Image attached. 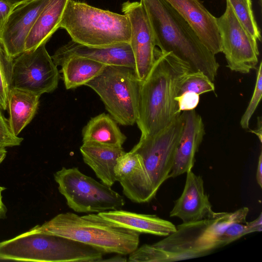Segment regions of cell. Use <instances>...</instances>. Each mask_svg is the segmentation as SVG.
<instances>
[{"instance_id":"3957f363","label":"cell","mask_w":262,"mask_h":262,"mask_svg":"<svg viewBox=\"0 0 262 262\" xmlns=\"http://www.w3.org/2000/svg\"><path fill=\"white\" fill-rule=\"evenodd\" d=\"M38 230L95 247L105 254H129L139 246L140 233L90 213L79 216L70 212L57 214Z\"/></svg>"},{"instance_id":"5b68a950","label":"cell","mask_w":262,"mask_h":262,"mask_svg":"<svg viewBox=\"0 0 262 262\" xmlns=\"http://www.w3.org/2000/svg\"><path fill=\"white\" fill-rule=\"evenodd\" d=\"M59 28L75 42L90 47H105L129 43L130 27L126 16L69 0Z\"/></svg>"},{"instance_id":"d6a6232c","label":"cell","mask_w":262,"mask_h":262,"mask_svg":"<svg viewBox=\"0 0 262 262\" xmlns=\"http://www.w3.org/2000/svg\"><path fill=\"white\" fill-rule=\"evenodd\" d=\"M256 179L258 185L262 188V152H260L256 173Z\"/></svg>"},{"instance_id":"d590c367","label":"cell","mask_w":262,"mask_h":262,"mask_svg":"<svg viewBox=\"0 0 262 262\" xmlns=\"http://www.w3.org/2000/svg\"><path fill=\"white\" fill-rule=\"evenodd\" d=\"M122 256V255L117 254V256L111 257L110 259H102L101 261H126V257Z\"/></svg>"},{"instance_id":"83f0119b","label":"cell","mask_w":262,"mask_h":262,"mask_svg":"<svg viewBox=\"0 0 262 262\" xmlns=\"http://www.w3.org/2000/svg\"><path fill=\"white\" fill-rule=\"evenodd\" d=\"M12 60L7 55L0 39V107L4 110L7 108Z\"/></svg>"},{"instance_id":"5bb4252c","label":"cell","mask_w":262,"mask_h":262,"mask_svg":"<svg viewBox=\"0 0 262 262\" xmlns=\"http://www.w3.org/2000/svg\"><path fill=\"white\" fill-rule=\"evenodd\" d=\"M186 173L183 191L175 201L170 216L179 218L183 223H190L221 216L223 212H216L212 209L209 196L205 192L202 176L192 170Z\"/></svg>"},{"instance_id":"f546056e","label":"cell","mask_w":262,"mask_h":262,"mask_svg":"<svg viewBox=\"0 0 262 262\" xmlns=\"http://www.w3.org/2000/svg\"><path fill=\"white\" fill-rule=\"evenodd\" d=\"M23 141V138L15 136L12 133L8 120L0 110V148L18 146Z\"/></svg>"},{"instance_id":"9c48e42d","label":"cell","mask_w":262,"mask_h":262,"mask_svg":"<svg viewBox=\"0 0 262 262\" xmlns=\"http://www.w3.org/2000/svg\"><path fill=\"white\" fill-rule=\"evenodd\" d=\"M183 126V116L181 112L158 134L140 137L138 143L131 150L141 157L156 194L163 183L169 178Z\"/></svg>"},{"instance_id":"d6986e66","label":"cell","mask_w":262,"mask_h":262,"mask_svg":"<svg viewBox=\"0 0 262 262\" xmlns=\"http://www.w3.org/2000/svg\"><path fill=\"white\" fill-rule=\"evenodd\" d=\"M97 214L111 223L139 233L165 237L176 230V226L172 223L156 215L140 214L118 209L98 212Z\"/></svg>"},{"instance_id":"9a60e30c","label":"cell","mask_w":262,"mask_h":262,"mask_svg":"<svg viewBox=\"0 0 262 262\" xmlns=\"http://www.w3.org/2000/svg\"><path fill=\"white\" fill-rule=\"evenodd\" d=\"M116 181L132 202L147 203L156 196L141 157L130 150L121 156L114 167Z\"/></svg>"},{"instance_id":"7a4b0ae2","label":"cell","mask_w":262,"mask_h":262,"mask_svg":"<svg viewBox=\"0 0 262 262\" xmlns=\"http://www.w3.org/2000/svg\"><path fill=\"white\" fill-rule=\"evenodd\" d=\"M162 52H171L213 81L220 67L215 55L203 44L190 25L165 0H140Z\"/></svg>"},{"instance_id":"8992f818","label":"cell","mask_w":262,"mask_h":262,"mask_svg":"<svg viewBox=\"0 0 262 262\" xmlns=\"http://www.w3.org/2000/svg\"><path fill=\"white\" fill-rule=\"evenodd\" d=\"M249 212L247 207L233 212H223L220 216L176 226V230L153 244L165 251L168 261L199 257L226 246L222 235L234 222H245Z\"/></svg>"},{"instance_id":"44dd1931","label":"cell","mask_w":262,"mask_h":262,"mask_svg":"<svg viewBox=\"0 0 262 262\" xmlns=\"http://www.w3.org/2000/svg\"><path fill=\"white\" fill-rule=\"evenodd\" d=\"M69 0H49L37 18L26 40L25 51L46 43L59 25Z\"/></svg>"},{"instance_id":"4fadbf2b","label":"cell","mask_w":262,"mask_h":262,"mask_svg":"<svg viewBox=\"0 0 262 262\" xmlns=\"http://www.w3.org/2000/svg\"><path fill=\"white\" fill-rule=\"evenodd\" d=\"M49 0H31L15 7L0 32L8 57L14 58L25 51L27 37Z\"/></svg>"},{"instance_id":"1f68e13d","label":"cell","mask_w":262,"mask_h":262,"mask_svg":"<svg viewBox=\"0 0 262 262\" xmlns=\"http://www.w3.org/2000/svg\"><path fill=\"white\" fill-rule=\"evenodd\" d=\"M14 8V7L5 1L0 0V32Z\"/></svg>"},{"instance_id":"277c9868","label":"cell","mask_w":262,"mask_h":262,"mask_svg":"<svg viewBox=\"0 0 262 262\" xmlns=\"http://www.w3.org/2000/svg\"><path fill=\"white\" fill-rule=\"evenodd\" d=\"M105 254L90 245L35 227L0 242L1 260L97 262L101 261Z\"/></svg>"},{"instance_id":"603a6c76","label":"cell","mask_w":262,"mask_h":262,"mask_svg":"<svg viewBox=\"0 0 262 262\" xmlns=\"http://www.w3.org/2000/svg\"><path fill=\"white\" fill-rule=\"evenodd\" d=\"M83 143L122 148L126 137L110 115L102 113L92 118L82 130Z\"/></svg>"},{"instance_id":"4316f807","label":"cell","mask_w":262,"mask_h":262,"mask_svg":"<svg viewBox=\"0 0 262 262\" xmlns=\"http://www.w3.org/2000/svg\"><path fill=\"white\" fill-rule=\"evenodd\" d=\"M213 81L202 72H190L181 86L179 95L185 92H193L198 95L214 91Z\"/></svg>"},{"instance_id":"f35d334b","label":"cell","mask_w":262,"mask_h":262,"mask_svg":"<svg viewBox=\"0 0 262 262\" xmlns=\"http://www.w3.org/2000/svg\"><path fill=\"white\" fill-rule=\"evenodd\" d=\"M5 189V188L4 187L0 186V192H2Z\"/></svg>"},{"instance_id":"836d02e7","label":"cell","mask_w":262,"mask_h":262,"mask_svg":"<svg viewBox=\"0 0 262 262\" xmlns=\"http://www.w3.org/2000/svg\"><path fill=\"white\" fill-rule=\"evenodd\" d=\"M262 127H261V118L260 117L257 118V127L255 130H250L252 133L254 134L258 138L259 141L261 143L262 142Z\"/></svg>"},{"instance_id":"cb8c5ba5","label":"cell","mask_w":262,"mask_h":262,"mask_svg":"<svg viewBox=\"0 0 262 262\" xmlns=\"http://www.w3.org/2000/svg\"><path fill=\"white\" fill-rule=\"evenodd\" d=\"M59 66L65 87L69 90L85 85L101 73L106 65L89 58L72 56L64 59Z\"/></svg>"},{"instance_id":"ac0fdd59","label":"cell","mask_w":262,"mask_h":262,"mask_svg":"<svg viewBox=\"0 0 262 262\" xmlns=\"http://www.w3.org/2000/svg\"><path fill=\"white\" fill-rule=\"evenodd\" d=\"M192 27L214 55L221 52L216 18L199 0H165Z\"/></svg>"},{"instance_id":"ab89813d","label":"cell","mask_w":262,"mask_h":262,"mask_svg":"<svg viewBox=\"0 0 262 262\" xmlns=\"http://www.w3.org/2000/svg\"><path fill=\"white\" fill-rule=\"evenodd\" d=\"M258 2L260 6L261 7L262 0H258Z\"/></svg>"},{"instance_id":"8fae6325","label":"cell","mask_w":262,"mask_h":262,"mask_svg":"<svg viewBox=\"0 0 262 262\" xmlns=\"http://www.w3.org/2000/svg\"><path fill=\"white\" fill-rule=\"evenodd\" d=\"M216 23L221 52L225 55L227 67L243 74L255 69L259 55L257 40L245 30L228 2H226L224 14L216 18Z\"/></svg>"},{"instance_id":"52a82bcc","label":"cell","mask_w":262,"mask_h":262,"mask_svg":"<svg viewBox=\"0 0 262 262\" xmlns=\"http://www.w3.org/2000/svg\"><path fill=\"white\" fill-rule=\"evenodd\" d=\"M85 85L98 95L117 123L124 126L133 125L136 123L140 82L134 69L106 66L101 73Z\"/></svg>"},{"instance_id":"484cf974","label":"cell","mask_w":262,"mask_h":262,"mask_svg":"<svg viewBox=\"0 0 262 262\" xmlns=\"http://www.w3.org/2000/svg\"><path fill=\"white\" fill-rule=\"evenodd\" d=\"M262 230V213L250 222H234L224 231L222 238L226 246L236 241L245 235Z\"/></svg>"},{"instance_id":"e575fe53","label":"cell","mask_w":262,"mask_h":262,"mask_svg":"<svg viewBox=\"0 0 262 262\" xmlns=\"http://www.w3.org/2000/svg\"><path fill=\"white\" fill-rule=\"evenodd\" d=\"M7 211V208L2 200V192H0V220L6 217Z\"/></svg>"},{"instance_id":"4dcf8cb0","label":"cell","mask_w":262,"mask_h":262,"mask_svg":"<svg viewBox=\"0 0 262 262\" xmlns=\"http://www.w3.org/2000/svg\"><path fill=\"white\" fill-rule=\"evenodd\" d=\"M181 112L194 110L198 106L199 95L193 92H185L176 97Z\"/></svg>"},{"instance_id":"6da1fadb","label":"cell","mask_w":262,"mask_h":262,"mask_svg":"<svg viewBox=\"0 0 262 262\" xmlns=\"http://www.w3.org/2000/svg\"><path fill=\"white\" fill-rule=\"evenodd\" d=\"M190 72L188 64L173 53L156 49L154 64L140 85L136 123L141 138L158 134L181 113L176 97Z\"/></svg>"},{"instance_id":"8d00e7d4","label":"cell","mask_w":262,"mask_h":262,"mask_svg":"<svg viewBox=\"0 0 262 262\" xmlns=\"http://www.w3.org/2000/svg\"><path fill=\"white\" fill-rule=\"evenodd\" d=\"M13 7H15L23 3H26L31 0H3Z\"/></svg>"},{"instance_id":"7c38bea8","label":"cell","mask_w":262,"mask_h":262,"mask_svg":"<svg viewBox=\"0 0 262 262\" xmlns=\"http://www.w3.org/2000/svg\"><path fill=\"white\" fill-rule=\"evenodd\" d=\"M121 9L129 21V45L135 59V73L141 83L146 78L155 60L157 48L154 36L140 2L128 1L122 4Z\"/></svg>"},{"instance_id":"30bf717a","label":"cell","mask_w":262,"mask_h":262,"mask_svg":"<svg viewBox=\"0 0 262 262\" xmlns=\"http://www.w3.org/2000/svg\"><path fill=\"white\" fill-rule=\"evenodd\" d=\"M46 44L24 51L13 59L10 88H15L41 96L54 91L58 86L59 72Z\"/></svg>"},{"instance_id":"ba28073f","label":"cell","mask_w":262,"mask_h":262,"mask_svg":"<svg viewBox=\"0 0 262 262\" xmlns=\"http://www.w3.org/2000/svg\"><path fill=\"white\" fill-rule=\"evenodd\" d=\"M54 178L68 206L76 212L118 210L125 204L123 196L111 187L83 174L77 167H63L54 173Z\"/></svg>"},{"instance_id":"f1b7e54d","label":"cell","mask_w":262,"mask_h":262,"mask_svg":"<svg viewBox=\"0 0 262 262\" xmlns=\"http://www.w3.org/2000/svg\"><path fill=\"white\" fill-rule=\"evenodd\" d=\"M262 95V62L260 61L256 71V82L253 95L246 111L240 120L243 129H249L250 119L258 106Z\"/></svg>"},{"instance_id":"e0dca14e","label":"cell","mask_w":262,"mask_h":262,"mask_svg":"<svg viewBox=\"0 0 262 262\" xmlns=\"http://www.w3.org/2000/svg\"><path fill=\"white\" fill-rule=\"evenodd\" d=\"M72 56L89 58L106 66L127 67L135 69V62L129 43L105 47L85 46L71 40L59 47L51 56L57 66Z\"/></svg>"},{"instance_id":"7402d4cb","label":"cell","mask_w":262,"mask_h":262,"mask_svg":"<svg viewBox=\"0 0 262 262\" xmlns=\"http://www.w3.org/2000/svg\"><path fill=\"white\" fill-rule=\"evenodd\" d=\"M40 96L10 88L8 95V122L12 133L16 136L31 121L38 109Z\"/></svg>"},{"instance_id":"2e32d148","label":"cell","mask_w":262,"mask_h":262,"mask_svg":"<svg viewBox=\"0 0 262 262\" xmlns=\"http://www.w3.org/2000/svg\"><path fill=\"white\" fill-rule=\"evenodd\" d=\"M182 113L183 126L169 178H175L192 170L195 154L205 135L202 118L195 109Z\"/></svg>"},{"instance_id":"74e56055","label":"cell","mask_w":262,"mask_h":262,"mask_svg":"<svg viewBox=\"0 0 262 262\" xmlns=\"http://www.w3.org/2000/svg\"><path fill=\"white\" fill-rule=\"evenodd\" d=\"M7 152V151L5 148H0V164L5 159Z\"/></svg>"},{"instance_id":"d4e9b609","label":"cell","mask_w":262,"mask_h":262,"mask_svg":"<svg viewBox=\"0 0 262 262\" xmlns=\"http://www.w3.org/2000/svg\"><path fill=\"white\" fill-rule=\"evenodd\" d=\"M237 18L247 31L257 40H261V35L252 9L251 0H226Z\"/></svg>"},{"instance_id":"ffe728a7","label":"cell","mask_w":262,"mask_h":262,"mask_svg":"<svg viewBox=\"0 0 262 262\" xmlns=\"http://www.w3.org/2000/svg\"><path fill=\"white\" fill-rule=\"evenodd\" d=\"M83 161L94 171L102 183L111 187L116 182L114 167L118 158L125 151L97 144L83 143L80 147Z\"/></svg>"}]
</instances>
